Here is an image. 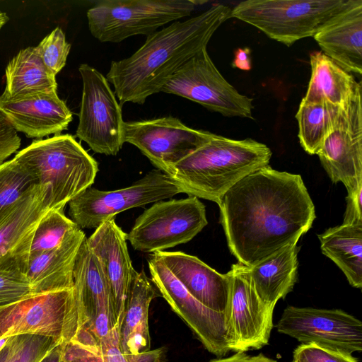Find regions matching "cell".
Returning a JSON list of instances; mask_svg holds the SVG:
<instances>
[{"instance_id": "cell-1", "label": "cell", "mask_w": 362, "mask_h": 362, "mask_svg": "<svg viewBox=\"0 0 362 362\" xmlns=\"http://www.w3.org/2000/svg\"><path fill=\"white\" fill-rule=\"evenodd\" d=\"M218 205L230 251L247 267L298 243L316 217L301 176L269 165L235 184Z\"/></svg>"}, {"instance_id": "cell-2", "label": "cell", "mask_w": 362, "mask_h": 362, "mask_svg": "<svg viewBox=\"0 0 362 362\" xmlns=\"http://www.w3.org/2000/svg\"><path fill=\"white\" fill-rule=\"evenodd\" d=\"M232 8L216 4L185 21H177L147 36L128 58L112 61L106 78L121 104H143L160 92L169 78L204 48L219 26L231 18Z\"/></svg>"}, {"instance_id": "cell-3", "label": "cell", "mask_w": 362, "mask_h": 362, "mask_svg": "<svg viewBox=\"0 0 362 362\" xmlns=\"http://www.w3.org/2000/svg\"><path fill=\"white\" fill-rule=\"evenodd\" d=\"M272 155L267 145L254 139L216 135L176 163L168 176L182 193L218 204L235 184L269 165Z\"/></svg>"}, {"instance_id": "cell-4", "label": "cell", "mask_w": 362, "mask_h": 362, "mask_svg": "<svg viewBox=\"0 0 362 362\" xmlns=\"http://www.w3.org/2000/svg\"><path fill=\"white\" fill-rule=\"evenodd\" d=\"M48 185L51 209L64 211L74 197L91 187L98 172L96 160L71 134L34 140L14 156Z\"/></svg>"}, {"instance_id": "cell-5", "label": "cell", "mask_w": 362, "mask_h": 362, "mask_svg": "<svg viewBox=\"0 0 362 362\" xmlns=\"http://www.w3.org/2000/svg\"><path fill=\"white\" fill-rule=\"evenodd\" d=\"M349 0H247L232 8L238 18L289 47L313 37Z\"/></svg>"}, {"instance_id": "cell-6", "label": "cell", "mask_w": 362, "mask_h": 362, "mask_svg": "<svg viewBox=\"0 0 362 362\" xmlns=\"http://www.w3.org/2000/svg\"><path fill=\"white\" fill-rule=\"evenodd\" d=\"M206 1L104 0L87 11L92 35L100 42H119L131 36L149 35L160 27L191 16Z\"/></svg>"}, {"instance_id": "cell-7", "label": "cell", "mask_w": 362, "mask_h": 362, "mask_svg": "<svg viewBox=\"0 0 362 362\" xmlns=\"http://www.w3.org/2000/svg\"><path fill=\"white\" fill-rule=\"evenodd\" d=\"M84 325L74 288L33 294L0 308V339L35 334L66 343Z\"/></svg>"}, {"instance_id": "cell-8", "label": "cell", "mask_w": 362, "mask_h": 362, "mask_svg": "<svg viewBox=\"0 0 362 362\" xmlns=\"http://www.w3.org/2000/svg\"><path fill=\"white\" fill-rule=\"evenodd\" d=\"M182 193L165 173L154 169L129 187L110 191L88 187L69 204V216L78 228H96L125 210Z\"/></svg>"}, {"instance_id": "cell-9", "label": "cell", "mask_w": 362, "mask_h": 362, "mask_svg": "<svg viewBox=\"0 0 362 362\" xmlns=\"http://www.w3.org/2000/svg\"><path fill=\"white\" fill-rule=\"evenodd\" d=\"M207 223L199 198L162 200L138 216L127 239L136 250L154 253L190 241Z\"/></svg>"}, {"instance_id": "cell-10", "label": "cell", "mask_w": 362, "mask_h": 362, "mask_svg": "<svg viewBox=\"0 0 362 362\" xmlns=\"http://www.w3.org/2000/svg\"><path fill=\"white\" fill-rule=\"evenodd\" d=\"M78 71L83 92L76 136L95 153L115 156L124 144L121 106L100 72L87 64Z\"/></svg>"}, {"instance_id": "cell-11", "label": "cell", "mask_w": 362, "mask_h": 362, "mask_svg": "<svg viewBox=\"0 0 362 362\" xmlns=\"http://www.w3.org/2000/svg\"><path fill=\"white\" fill-rule=\"evenodd\" d=\"M160 92L187 98L224 116L252 118V99L240 94L226 81L206 48L183 64Z\"/></svg>"}, {"instance_id": "cell-12", "label": "cell", "mask_w": 362, "mask_h": 362, "mask_svg": "<svg viewBox=\"0 0 362 362\" xmlns=\"http://www.w3.org/2000/svg\"><path fill=\"white\" fill-rule=\"evenodd\" d=\"M148 264L151 280L160 295L204 348L218 358L230 351L226 314L199 303L154 253L148 257Z\"/></svg>"}, {"instance_id": "cell-13", "label": "cell", "mask_w": 362, "mask_h": 362, "mask_svg": "<svg viewBox=\"0 0 362 362\" xmlns=\"http://www.w3.org/2000/svg\"><path fill=\"white\" fill-rule=\"evenodd\" d=\"M123 129L124 143L135 146L168 175L176 163L216 135L188 127L171 116L124 122Z\"/></svg>"}, {"instance_id": "cell-14", "label": "cell", "mask_w": 362, "mask_h": 362, "mask_svg": "<svg viewBox=\"0 0 362 362\" xmlns=\"http://www.w3.org/2000/svg\"><path fill=\"white\" fill-rule=\"evenodd\" d=\"M276 327L302 344L351 354L362 351V323L342 310L288 305Z\"/></svg>"}, {"instance_id": "cell-15", "label": "cell", "mask_w": 362, "mask_h": 362, "mask_svg": "<svg viewBox=\"0 0 362 362\" xmlns=\"http://www.w3.org/2000/svg\"><path fill=\"white\" fill-rule=\"evenodd\" d=\"M228 274L231 281L226 314L230 350L236 353L262 349L269 344L274 308L264 303L257 294L248 267L234 264Z\"/></svg>"}, {"instance_id": "cell-16", "label": "cell", "mask_w": 362, "mask_h": 362, "mask_svg": "<svg viewBox=\"0 0 362 362\" xmlns=\"http://www.w3.org/2000/svg\"><path fill=\"white\" fill-rule=\"evenodd\" d=\"M317 155L333 183L342 182L347 192L362 185L361 82L357 83L341 118Z\"/></svg>"}, {"instance_id": "cell-17", "label": "cell", "mask_w": 362, "mask_h": 362, "mask_svg": "<svg viewBox=\"0 0 362 362\" xmlns=\"http://www.w3.org/2000/svg\"><path fill=\"white\" fill-rule=\"evenodd\" d=\"M48 185H37L13 204L0 220V271L25 275L36 227L49 210Z\"/></svg>"}, {"instance_id": "cell-18", "label": "cell", "mask_w": 362, "mask_h": 362, "mask_svg": "<svg viewBox=\"0 0 362 362\" xmlns=\"http://www.w3.org/2000/svg\"><path fill=\"white\" fill-rule=\"evenodd\" d=\"M74 288L85 325L99 340L117 324L110 288L100 264L88 246L86 238L76 255Z\"/></svg>"}, {"instance_id": "cell-19", "label": "cell", "mask_w": 362, "mask_h": 362, "mask_svg": "<svg viewBox=\"0 0 362 362\" xmlns=\"http://www.w3.org/2000/svg\"><path fill=\"white\" fill-rule=\"evenodd\" d=\"M0 111L16 130L28 138L59 134L72 121V112L57 90L8 100L0 96Z\"/></svg>"}, {"instance_id": "cell-20", "label": "cell", "mask_w": 362, "mask_h": 362, "mask_svg": "<svg viewBox=\"0 0 362 362\" xmlns=\"http://www.w3.org/2000/svg\"><path fill=\"white\" fill-rule=\"evenodd\" d=\"M127 234L110 219L86 238L88 247L98 259L112 295L117 322H122L125 300L135 270L129 255Z\"/></svg>"}, {"instance_id": "cell-21", "label": "cell", "mask_w": 362, "mask_h": 362, "mask_svg": "<svg viewBox=\"0 0 362 362\" xmlns=\"http://www.w3.org/2000/svg\"><path fill=\"white\" fill-rule=\"evenodd\" d=\"M154 254L199 303L212 310L227 314L231 286L228 273L220 274L197 257L182 252L160 251Z\"/></svg>"}, {"instance_id": "cell-22", "label": "cell", "mask_w": 362, "mask_h": 362, "mask_svg": "<svg viewBox=\"0 0 362 362\" xmlns=\"http://www.w3.org/2000/svg\"><path fill=\"white\" fill-rule=\"evenodd\" d=\"M322 52L349 73L362 74V0H349L313 36Z\"/></svg>"}, {"instance_id": "cell-23", "label": "cell", "mask_w": 362, "mask_h": 362, "mask_svg": "<svg viewBox=\"0 0 362 362\" xmlns=\"http://www.w3.org/2000/svg\"><path fill=\"white\" fill-rule=\"evenodd\" d=\"M86 238L84 232L77 227L57 247L30 255L25 276L33 294L74 288V267Z\"/></svg>"}, {"instance_id": "cell-24", "label": "cell", "mask_w": 362, "mask_h": 362, "mask_svg": "<svg viewBox=\"0 0 362 362\" xmlns=\"http://www.w3.org/2000/svg\"><path fill=\"white\" fill-rule=\"evenodd\" d=\"M144 270L134 271L119 325V344L124 356L150 350L148 310L151 301L160 296Z\"/></svg>"}, {"instance_id": "cell-25", "label": "cell", "mask_w": 362, "mask_h": 362, "mask_svg": "<svg viewBox=\"0 0 362 362\" xmlns=\"http://www.w3.org/2000/svg\"><path fill=\"white\" fill-rule=\"evenodd\" d=\"M299 247L293 242L257 264L248 267L252 286L261 300L275 307L284 299L296 282Z\"/></svg>"}, {"instance_id": "cell-26", "label": "cell", "mask_w": 362, "mask_h": 362, "mask_svg": "<svg viewBox=\"0 0 362 362\" xmlns=\"http://www.w3.org/2000/svg\"><path fill=\"white\" fill-rule=\"evenodd\" d=\"M6 87L1 97L16 100L57 90L56 76L43 63L35 47L21 49L5 69Z\"/></svg>"}, {"instance_id": "cell-27", "label": "cell", "mask_w": 362, "mask_h": 362, "mask_svg": "<svg viewBox=\"0 0 362 362\" xmlns=\"http://www.w3.org/2000/svg\"><path fill=\"white\" fill-rule=\"evenodd\" d=\"M310 64L311 76L307 92L302 100H325L333 105L344 107L358 83L354 76L322 52H311Z\"/></svg>"}, {"instance_id": "cell-28", "label": "cell", "mask_w": 362, "mask_h": 362, "mask_svg": "<svg viewBox=\"0 0 362 362\" xmlns=\"http://www.w3.org/2000/svg\"><path fill=\"white\" fill-rule=\"evenodd\" d=\"M322 252L345 274L351 286L362 288V225L341 224L318 235Z\"/></svg>"}, {"instance_id": "cell-29", "label": "cell", "mask_w": 362, "mask_h": 362, "mask_svg": "<svg viewBox=\"0 0 362 362\" xmlns=\"http://www.w3.org/2000/svg\"><path fill=\"white\" fill-rule=\"evenodd\" d=\"M344 107L325 100H301L296 118L298 124L299 141L305 152L310 155L317 153L327 136L338 123Z\"/></svg>"}, {"instance_id": "cell-30", "label": "cell", "mask_w": 362, "mask_h": 362, "mask_svg": "<svg viewBox=\"0 0 362 362\" xmlns=\"http://www.w3.org/2000/svg\"><path fill=\"white\" fill-rule=\"evenodd\" d=\"M39 185L30 169L16 158L0 165V220L9 207L27 191Z\"/></svg>"}, {"instance_id": "cell-31", "label": "cell", "mask_w": 362, "mask_h": 362, "mask_svg": "<svg viewBox=\"0 0 362 362\" xmlns=\"http://www.w3.org/2000/svg\"><path fill=\"white\" fill-rule=\"evenodd\" d=\"M60 340L41 334L11 336L0 350V362H40Z\"/></svg>"}, {"instance_id": "cell-32", "label": "cell", "mask_w": 362, "mask_h": 362, "mask_svg": "<svg viewBox=\"0 0 362 362\" xmlns=\"http://www.w3.org/2000/svg\"><path fill=\"white\" fill-rule=\"evenodd\" d=\"M77 225L62 211L49 209L38 223L30 247V255L57 247L65 235Z\"/></svg>"}, {"instance_id": "cell-33", "label": "cell", "mask_w": 362, "mask_h": 362, "mask_svg": "<svg viewBox=\"0 0 362 362\" xmlns=\"http://www.w3.org/2000/svg\"><path fill=\"white\" fill-rule=\"evenodd\" d=\"M61 362H104L98 339L85 327L64 344Z\"/></svg>"}, {"instance_id": "cell-34", "label": "cell", "mask_w": 362, "mask_h": 362, "mask_svg": "<svg viewBox=\"0 0 362 362\" xmlns=\"http://www.w3.org/2000/svg\"><path fill=\"white\" fill-rule=\"evenodd\" d=\"M35 47L45 65L56 76L66 64L71 45L62 30L57 27Z\"/></svg>"}, {"instance_id": "cell-35", "label": "cell", "mask_w": 362, "mask_h": 362, "mask_svg": "<svg viewBox=\"0 0 362 362\" xmlns=\"http://www.w3.org/2000/svg\"><path fill=\"white\" fill-rule=\"evenodd\" d=\"M33 295L25 274L0 271V308Z\"/></svg>"}, {"instance_id": "cell-36", "label": "cell", "mask_w": 362, "mask_h": 362, "mask_svg": "<svg viewBox=\"0 0 362 362\" xmlns=\"http://www.w3.org/2000/svg\"><path fill=\"white\" fill-rule=\"evenodd\" d=\"M293 359L299 362H360L351 354L326 349L315 344H302L295 349Z\"/></svg>"}, {"instance_id": "cell-37", "label": "cell", "mask_w": 362, "mask_h": 362, "mask_svg": "<svg viewBox=\"0 0 362 362\" xmlns=\"http://www.w3.org/2000/svg\"><path fill=\"white\" fill-rule=\"evenodd\" d=\"M21 141L16 130L0 111V165L19 148Z\"/></svg>"}, {"instance_id": "cell-38", "label": "cell", "mask_w": 362, "mask_h": 362, "mask_svg": "<svg viewBox=\"0 0 362 362\" xmlns=\"http://www.w3.org/2000/svg\"><path fill=\"white\" fill-rule=\"evenodd\" d=\"M104 362H128L119 344V325H117L98 340Z\"/></svg>"}, {"instance_id": "cell-39", "label": "cell", "mask_w": 362, "mask_h": 362, "mask_svg": "<svg viewBox=\"0 0 362 362\" xmlns=\"http://www.w3.org/2000/svg\"><path fill=\"white\" fill-rule=\"evenodd\" d=\"M347 192L343 224L362 225V185Z\"/></svg>"}, {"instance_id": "cell-40", "label": "cell", "mask_w": 362, "mask_h": 362, "mask_svg": "<svg viewBox=\"0 0 362 362\" xmlns=\"http://www.w3.org/2000/svg\"><path fill=\"white\" fill-rule=\"evenodd\" d=\"M166 349L160 347L135 354L125 356L128 362H164Z\"/></svg>"}, {"instance_id": "cell-41", "label": "cell", "mask_w": 362, "mask_h": 362, "mask_svg": "<svg viewBox=\"0 0 362 362\" xmlns=\"http://www.w3.org/2000/svg\"><path fill=\"white\" fill-rule=\"evenodd\" d=\"M209 362H277L260 353L257 356H250L245 352H236L233 356L218 358Z\"/></svg>"}, {"instance_id": "cell-42", "label": "cell", "mask_w": 362, "mask_h": 362, "mask_svg": "<svg viewBox=\"0 0 362 362\" xmlns=\"http://www.w3.org/2000/svg\"><path fill=\"white\" fill-rule=\"evenodd\" d=\"M250 52V49L247 47L238 48L235 52V58L232 63L233 67L244 71L250 70L252 67Z\"/></svg>"}, {"instance_id": "cell-43", "label": "cell", "mask_w": 362, "mask_h": 362, "mask_svg": "<svg viewBox=\"0 0 362 362\" xmlns=\"http://www.w3.org/2000/svg\"><path fill=\"white\" fill-rule=\"evenodd\" d=\"M64 344H59L52 349L40 362H61Z\"/></svg>"}, {"instance_id": "cell-44", "label": "cell", "mask_w": 362, "mask_h": 362, "mask_svg": "<svg viewBox=\"0 0 362 362\" xmlns=\"http://www.w3.org/2000/svg\"><path fill=\"white\" fill-rule=\"evenodd\" d=\"M8 337H9L0 339V350L4 346L5 343L7 341V340L8 339Z\"/></svg>"}, {"instance_id": "cell-45", "label": "cell", "mask_w": 362, "mask_h": 362, "mask_svg": "<svg viewBox=\"0 0 362 362\" xmlns=\"http://www.w3.org/2000/svg\"><path fill=\"white\" fill-rule=\"evenodd\" d=\"M292 362H299V361L296 359H293Z\"/></svg>"}]
</instances>
